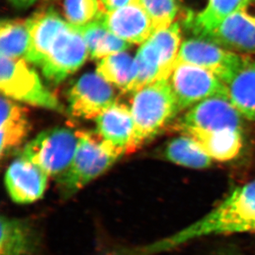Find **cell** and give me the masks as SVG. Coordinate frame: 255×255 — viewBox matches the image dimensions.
I'll return each instance as SVG.
<instances>
[{"label":"cell","mask_w":255,"mask_h":255,"mask_svg":"<svg viewBox=\"0 0 255 255\" xmlns=\"http://www.w3.org/2000/svg\"><path fill=\"white\" fill-rule=\"evenodd\" d=\"M31 126L24 107L9 98H1V156L13 151L23 143L30 132Z\"/></svg>","instance_id":"obj_16"},{"label":"cell","mask_w":255,"mask_h":255,"mask_svg":"<svg viewBox=\"0 0 255 255\" xmlns=\"http://www.w3.org/2000/svg\"><path fill=\"white\" fill-rule=\"evenodd\" d=\"M64 11L68 22L75 27L89 24L104 13L99 0H65Z\"/></svg>","instance_id":"obj_25"},{"label":"cell","mask_w":255,"mask_h":255,"mask_svg":"<svg viewBox=\"0 0 255 255\" xmlns=\"http://www.w3.org/2000/svg\"><path fill=\"white\" fill-rule=\"evenodd\" d=\"M115 36L128 43H144L154 32L151 19L140 0L99 17Z\"/></svg>","instance_id":"obj_14"},{"label":"cell","mask_w":255,"mask_h":255,"mask_svg":"<svg viewBox=\"0 0 255 255\" xmlns=\"http://www.w3.org/2000/svg\"><path fill=\"white\" fill-rule=\"evenodd\" d=\"M251 60L249 56L196 36L182 42L176 62L188 63L205 69L227 85Z\"/></svg>","instance_id":"obj_7"},{"label":"cell","mask_w":255,"mask_h":255,"mask_svg":"<svg viewBox=\"0 0 255 255\" xmlns=\"http://www.w3.org/2000/svg\"><path fill=\"white\" fill-rule=\"evenodd\" d=\"M149 40L159 52L164 75L169 80L182 45L180 25L178 22H174L166 28L154 31Z\"/></svg>","instance_id":"obj_24"},{"label":"cell","mask_w":255,"mask_h":255,"mask_svg":"<svg viewBox=\"0 0 255 255\" xmlns=\"http://www.w3.org/2000/svg\"><path fill=\"white\" fill-rule=\"evenodd\" d=\"M39 244L38 234L27 221L1 217L0 255H35Z\"/></svg>","instance_id":"obj_17"},{"label":"cell","mask_w":255,"mask_h":255,"mask_svg":"<svg viewBox=\"0 0 255 255\" xmlns=\"http://www.w3.org/2000/svg\"><path fill=\"white\" fill-rule=\"evenodd\" d=\"M151 19L154 31L173 24L178 13L177 0H140Z\"/></svg>","instance_id":"obj_26"},{"label":"cell","mask_w":255,"mask_h":255,"mask_svg":"<svg viewBox=\"0 0 255 255\" xmlns=\"http://www.w3.org/2000/svg\"><path fill=\"white\" fill-rule=\"evenodd\" d=\"M228 98L243 118L255 121V60H251L227 85Z\"/></svg>","instance_id":"obj_18"},{"label":"cell","mask_w":255,"mask_h":255,"mask_svg":"<svg viewBox=\"0 0 255 255\" xmlns=\"http://www.w3.org/2000/svg\"><path fill=\"white\" fill-rule=\"evenodd\" d=\"M29 48L25 60L40 67L51 44L67 22L52 7L39 10L27 20Z\"/></svg>","instance_id":"obj_15"},{"label":"cell","mask_w":255,"mask_h":255,"mask_svg":"<svg viewBox=\"0 0 255 255\" xmlns=\"http://www.w3.org/2000/svg\"><path fill=\"white\" fill-rule=\"evenodd\" d=\"M134 1L135 0H101L100 4H101L102 11L107 12L125 7Z\"/></svg>","instance_id":"obj_27"},{"label":"cell","mask_w":255,"mask_h":255,"mask_svg":"<svg viewBox=\"0 0 255 255\" xmlns=\"http://www.w3.org/2000/svg\"><path fill=\"white\" fill-rule=\"evenodd\" d=\"M97 73L123 93H130L135 77V58L127 51L107 56L99 61Z\"/></svg>","instance_id":"obj_22"},{"label":"cell","mask_w":255,"mask_h":255,"mask_svg":"<svg viewBox=\"0 0 255 255\" xmlns=\"http://www.w3.org/2000/svg\"><path fill=\"white\" fill-rule=\"evenodd\" d=\"M244 2L245 0H207L203 9L186 17V26L196 36L205 37Z\"/></svg>","instance_id":"obj_19"},{"label":"cell","mask_w":255,"mask_h":255,"mask_svg":"<svg viewBox=\"0 0 255 255\" xmlns=\"http://www.w3.org/2000/svg\"><path fill=\"white\" fill-rule=\"evenodd\" d=\"M80 143L70 168L56 178L64 198H70L109 170L121 157L96 132L79 130Z\"/></svg>","instance_id":"obj_4"},{"label":"cell","mask_w":255,"mask_h":255,"mask_svg":"<svg viewBox=\"0 0 255 255\" xmlns=\"http://www.w3.org/2000/svg\"><path fill=\"white\" fill-rule=\"evenodd\" d=\"M67 100L70 114L84 119H96L118 101L110 83L97 72L81 76L68 91Z\"/></svg>","instance_id":"obj_10"},{"label":"cell","mask_w":255,"mask_h":255,"mask_svg":"<svg viewBox=\"0 0 255 255\" xmlns=\"http://www.w3.org/2000/svg\"><path fill=\"white\" fill-rule=\"evenodd\" d=\"M131 94L130 111L140 147L164 130L180 111L169 80H159Z\"/></svg>","instance_id":"obj_3"},{"label":"cell","mask_w":255,"mask_h":255,"mask_svg":"<svg viewBox=\"0 0 255 255\" xmlns=\"http://www.w3.org/2000/svg\"><path fill=\"white\" fill-rule=\"evenodd\" d=\"M253 232H255V180L236 188L204 217L162 241L158 251H166L208 236Z\"/></svg>","instance_id":"obj_2"},{"label":"cell","mask_w":255,"mask_h":255,"mask_svg":"<svg viewBox=\"0 0 255 255\" xmlns=\"http://www.w3.org/2000/svg\"><path fill=\"white\" fill-rule=\"evenodd\" d=\"M88 55L89 51L80 30L67 22L51 44L40 68L47 81L58 85L77 71Z\"/></svg>","instance_id":"obj_8"},{"label":"cell","mask_w":255,"mask_h":255,"mask_svg":"<svg viewBox=\"0 0 255 255\" xmlns=\"http://www.w3.org/2000/svg\"><path fill=\"white\" fill-rule=\"evenodd\" d=\"M241 118L228 97H212L188 109L174 127L198 142L212 160L229 161L243 146Z\"/></svg>","instance_id":"obj_1"},{"label":"cell","mask_w":255,"mask_h":255,"mask_svg":"<svg viewBox=\"0 0 255 255\" xmlns=\"http://www.w3.org/2000/svg\"><path fill=\"white\" fill-rule=\"evenodd\" d=\"M77 27L85 39L92 59L101 60L130 48V43L112 33L101 20H95L89 24Z\"/></svg>","instance_id":"obj_20"},{"label":"cell","mask_w":255,"mask_h":255,"mask_svg":"<svg viewBox=\"0 0 255 255\" xmlns=\"http://www.w3.org/2000/svg\"><path fill=\"white\" fill-rule=\"evenodd\" d=\"M80 143V132L66 128H51L29 141L20 155L48 174L59 178L70 168Z\"/></svg>","instance_id":"obj_5"},{"label":"cell","mask_w":255,"mask_h":255,"mask_svg":"<svg viewBox=\"0 0 255 255\" xmlns=\"http://www.w3.org/2000/svg\"><path fill=\"white\" fill-rule=\"evenodd\" d=\"M162 154L168 161L188 169H207L213 161L198 142L185 135L168 142Z\"/></svg>","instance_id":"obj_21"},{"label":"cell","mask_w":255,"mask_h":255,"mask_svg":"<svg viewBox=\"0 0 255 255\" xmlns=\"http://www.w3.org/2000/svg\"><path fill=\"white\" fill-rule=\"evenodd\" d=\"M9 1L15 7L19 9H25L33 4L36 0H9Z\"/></svg>","instance_id":"obj_28"},{"label":"cell","mask_w":255,"mask_h":255,"mask_svg":"<svg viewBox=\"0 0 255 255\" xmlns=\"http://www.w3.org/2000/svg\"><path fill=\"white\" fill-rule=\"evenodd\" d=\"M169 83L179 111L212 97H228L225 83L212 73L188 63L176 62Z\"/></svg>","instance_id":"obj_9"},{"label":"cell","mask_w":255,"mask_h":255,"mask_svg":"<svg viewBox=\"0 0 255 255\" xmlns=\"http://www.w3.org/2000/svg\"><path fill=\"white\" fill-rule=\"evenodd\" d=\"M0 88L10 99L57 112L64 107L57 97L41 82L40 76L25 59L1 56Z\"/></svg>","instance_id":"obj_6"},{"label":"cell","mask_w":255,"mask_h":255,"mask_svg":"<svg viewBox=\"0 0 255 255\" xmlns=\"http://www.w3.org/2000/svg\"><path fill=\"white\" fill-rule=\"evenodd\" d=\"M243 55H255V0H245L241 7L203 37Z\"/></svg>","instance_id":"obj_11"},{"label":"cell","mask_w":255,"mask_h":255,"mask_svg":"<svg viewBox=\"0 0 255 255\" xmlns=\"http://www.w3.org/2000/svg\"><path fill=\"white\" fill-rule=\"evenodd\" d=\"M27 20L3 19L0 24V52L7 58L26 59L29 48Z\"/></svg>","instance_id":"obj_23"},{"label":"cell","mask_w":255,"mask_h":255,"mask_svg":"<svg viewBox=\"0 0 255 255\" xmlns=\"http://www.w3.org/2000/svg\"><path fill=\"white\" fill-rule=\"evenodd\" d=\"M49 178L42 169L19 155L5 172V187L12 202L31 204L43 197Z\"/></svg>","instance_id":"obj_13"},{"label":"cell","mask_w":255,"mask_h":255,"mask_svg":"<svg viewBox=\"0 0 255 255\" xmlns=\"http://www.w3.org/2000/svg\"><path fill=\"white\" fill-rule=\"evenodd\" d=\"M95 121L97 135L120 156L139 148L135 137V123L128 105L117 101Z\"/></svg>","instance_id":"obj_12"}]
</instances>
